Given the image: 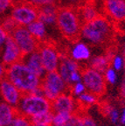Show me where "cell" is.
<instances>
[{
    "instance_id": "cell-22",
    "label": "cell",
    "mask_w": 125,
    "mask_h": 126,
    "mask_svg": "<svg viewBox=\"0 0 125 126\" xmlns=\"http://www.w3.org/2000/svg\"><path fill=\"white\" fill-rule=\"evenodd\" d=\"M53 114L52 111L42 113V114L36 115L30 117L31 124H52L53 119Z\"/></svg>"
},
{
    "instance_id": "cell-33",
    "label": "cell",
    "mask_w": 125,
    "mask_h": 126,
    "mask_svg": "<svg viewBox=\"0 0 125 126\" xmlns=\"http://www.w3.org/2000/svg\"><path fill=\"white\" fill-rule=\"evenodd\" d=\"M10 5L11 2H8L6 0H0V15L4 13Z\"/></svg>"
},
{
    "instance_id": "cell-34",
    "label": "cell",
    "mask_w": 125,
    "mask_h": 126,
    "mask_svg": "<svg viewBox=\"0 0 125 126\" xmlns=\"http://www.w3.org/2000/svg\"><path fill=\"white\" fill-rule=\"evenodd\" d=\"M109 116H110V119L113 123H116L118 120V118H119V114H118L117 110H115V109L112 108L111 111L109 113Z\"/></svg>"
},
{
    "instance_id": "cell-12",
    "label": "cell",
    "mask_w": 125,
    "mask_h": 126,
    "mask_svg": "<svg viewBox=\"0 0 125 126\" xmlns=\"http://www.w3.org/2000/svg\"><path fill=\"white\" fill-rule=\"evenodd\" d=\"M59 74L62 79L66 83V85L70 88V90H72L73 84L71 82V75L74 72L80 71V66L76 62V61L73 60L72 58L66 53H60V61L59 66Z\"/></svg>"
},
{
    "instance_id": "cell-14",
    "label": "cell",
    "mask_w": 125,
    "mask_h": 126,
    "mask_svg": "<svg viewBox=\"0 0 125 126\" xmlns=\"http://www.w3.org/2000/svg\"><path fill=\"white\" fill-rule=\"evenodd\" d=\"M51 110L53 114L60 112L73 114L76 110V102L71 94L63 93L51 102Z\"/></svg>"
},
{
    "instance_id": "cell-3",
    "label": "cell",
    "mask_w": 125,
    "mask_h": 126,
    "mask_svg": "<svg viewBox=\"0 0 125 126\" xmlns=\"http://www.w3.org/2000/svg\"><path fill=\"white\" fill-rule=\"evenodd\" d=\"M56 25L61 35L69 42L76 43L81 37V26L77 8L73 6L58 7Z\"/></svg>"
},
{
    "instance_id": "cell-40",
    "label": "cell",
    "mask_w": 125,
    "mask_h": 126,
    "mask_svg": "<svg viewBox=\"0 0 125 126\" xmlns=\"http://www.w3.org/2000/svg\"><path fill=\"white\" fill-rule=\"evenodd\" d=\"M123 58H124V62H125V46H124V48H123Z\"/></svg>"
},
{
    "instance_id": "cell-32",
    "label": "cell",
    "mask_w": 125,
    "mask_h": 126,
    "mask_svg": "<svg viewBox=\"0 0 125 126\" xmlns=\"http://www.w3.org/2000/svg\"><path fill=\"white\" fill-rule=\"evenodd\" d=\"M7 36H8V34L6 33L5 31L3 29L2 26L0 25V52L2 50V47H4V42H5Z\"/></svg>"
},
{
    "instance_id": "cell-10",
    "label": "cell",
    "mask_w": 125,
    "mask_h": 126,
    "mask_svg": "<svg viewBox=\"0 0 125 126\" xmlns=\"http://www.w3.org/2000/svg\"><path fill=\"white\" fill-rule=\"evenodd\" d=\"M102 9L112 22H125V0H102Z\"/></svg>"
},
{
    "instance_id": "cell-27",
    "label": "cell",
    "mask_w": 125,
    "mask_h": 126,
    "mask_svg": "<svg viewBox=\"0 0 125 126\" xmlns=\"http://www.w3.org/2000/svg\"><path fill=\"white\" fill-rule=\"evenodd\" d=\"M27 1L32 4L33 5L37 6L38 8L47 5H53V4L56 5L58 2V0H27Z\"/></svg>"
},
{
    "instance_id": "cell-41",
    "label": "cell",
    "mask_w": 125,
    "mask_h": 126,
    "mask_svg": "<svg viewBox=\"0 0 125 126\" xmlns=\"http://www.w3.org/2000/svg\"><path fill=\"white\" fill-rule=\"evenodd\" d=\"M6 1H8V2H12V0H6Z\"/></svg>"
},
{
    "instance_id": "cell-30",
    "label": "cell",
    "mask_w": 125,
    "mask_h": 126,
    "mask_svg": "<svg viewBox=\"0 0 125 126\" xmlns=\"http://www.w3.org/2000/svg\"><path fill=\"white\" fill-rule=\"evenodd\" d=\"M85 89H86V88H85L84 84L80 81V82L74 83V86H73V88H72V90H71V92H73L74 94H77V95H78V94H82V93L84 92Z\"/></svg>"
},
{
    "instance_id": "cell-17",
    "label": "cell",
    "mask_w": 125,
    "mask_h": 126,
    "mask_svg": "<svg viewBox=\"0 0 125 126\" xmlns=\"http://www.w3.org/2000/svg\"><path fill=\"white\" fill-rule=\"evenodd\" d=\"M19 112L18 109L4 102L0 103V126H8Z\"/></svg>"
},
{
    "instance_id": "cell-37",
    "label": "cell",
    "mask_w": 125,
    "mask_h": 126,
    "mask_svg": "<svg viewBox=\"0 0 125 126\" xmlns=\"http://www.w3.org/2000/svg\"><path fill=\"white\" fill-rule=\"evenodd\" d=\"M121 123L123 124H125V109H123V114H122L121 116Z\"/></svg>"
},
{
    "instance_id": "cell-19",
    "label": "cell",
    "mask_w": 125,
    "mask_h": 126,
    "mask_svg": "<svg viewBox=\"0 0 125 126\" xmlns=\"http://www.w3.org/2000/svg\"><path fill=\"white\" fill-rule=\"evenodd\" d=\"M113 60L110 57H109L107 54L100 55L96 57L93 58V60L90 62V67L94 70L98 71L100 73H105V71L108 68H109L110 65L112 64Z\"/></svg>"
},
{
    "instance_id": "cell-36",
    "label": "cell",
    "mask_w": 125,
    "mask_h": 126,
    "mask_svg": "<svg viewBox=\"0 0 125 126\" xmlns=\"http://www.w3.org/2000/svg\"><path fill=\"white\" fill-rule=\"evenodd\" d=\"M5 70L6 67L3 64H0V80L5 77Z\"/></svg>"
},
{
    "instance_id": "cell-38",
    "label": "cell",
    "mask_w": 125,
    "mask_h": 126,
    "mask_svg": "<svg viewBox=\"0 0 125 126\" xmlns=\"http://www.w3.org/2000/svg\"><path fill=\"white\" fill-rule=\"evenodd\" d=\"M31 126H52V124H31Z\"/></svg>"
},
{
    "instance_id": "cell-9",
    "label": "cell",
    "mask_w": 125,
    "mask_h": 126,
    "mask_svg": "<svg viewBox=\"0 0 125 126\" xmlns=\"http://www.w3.org/2000/svg\"><path fill=\"white\" fill-rule=\"evenodd\" d=\"M42 64L46 72L57 71L60 61V53L57 49V46L54 42L50 40H44L39 43V47Z\"/></svg>"
},
{
    "instance_id": "cell-26",
    "label": "cell",
    "mask_w": 125,
    "mask_h": 126,
    "mask_svg": "<svg viewBox=\"0 0 125 126\" xmlns=\"http://www.w3.org/2000/svg\"><path fill=\"white\" fill-rule=\"evenodd\" d=\"M72 114L70 113H66V112H60L56 113L53 116V125H58V124H66L68 119L71 117Z\"/></svg>"
},
{
    "instance_id": "cell-35",
    "label": "cell",
    "mask_w": 125,
    "mask_h": 126,
    "mask_svg": "<svg viewBox=\"0 0 125 126\" xmlns=\"http://www.w3.org/2000/svg\"><path fill=\"white\" fill-rule=\"evenodd\" d=\"M119 93H120V96L122 99L125 100V75L123 79V81H122V84L120 86V89H119Z\"/></svg>"
},
{
    "instance_id": "cell-13",
    "label": "cell",
    "mask_w": 125,
    "mask_h": 126,
    "mask_svg": "<svg viewBox=\"0 0 125 126\" xmlns=\"http://www.w3.org/2000/svg\"><path fill=\"white\" fill-rule=\"evenodd\" d=\"M0 93L4 102L12 107L18 105L22 94L5 77L0 80Z\"/></svg>"
},
{
    "instance_id": "cell-11",
    "label": "cell",
    "mask_w": 125,
    "mask_h": 126,
    "mask_svg": "<svg viewBox=\"0 0 125 126\" xmlns=\"http://www.w3.org/2000/svg\"><path fill=\"white\" fill-rule=\"evenodd\" d=\"M24 55L17 43L11 35H8L4 45V50L2 54L3 65L5 67L22 61Z\"/></svg>"
},
{
    "instance_id": "cell-24",
    "label": "cell",
    "mask_w": 125,
    "mask_h": 126,
    "mask_svg": "<svg viewBox=\"0 0 125 126\" xmlns=\"http://www.w3.org/2000/svg\"><path fill=\"white\" fill-rule=\"evenodd\" d=\"M31 123L29 117L18 112L8 126H31Z\"/></svg>"
},
{
    "instance_id": "cell-8",
    "label": "cell",
    "mask_w": 125,
    "mask_h": 126,
    "mask_svg": "<svg viewBox=\"0 0 125 126\" xmlns=\"http://www.w3.org/2000/svg\"><path fill=\"white\" fill-rule=\"evenodd\" d=\"M19 49L21 50L24 57L39 49L40 42L31 34L28 29L24 26L18 25L11 34Z\"/></svg>"
},
{
    "instance_id": "cell-21",
    "label": "cell",
    "mask_w": 125,
    "mask_h": 126,
    "mask_svg": "<svg viewBox=\"0 0 125 126\" xmlns=\"http://www.w3.org/2000/svg\"><path fill=\"white\" fill-rule=\"evenodd\" d=\"M70 57L74 61H84L90 57L88 47L83 43H77L72 49Z\"/></svg>"
},
{
    "instance_id": "cell-1",
    "label": "cell",
    "mask_w": 125,
    "mask_h": 126,
    "mask_svg": "<svg viewBox=\"0 0 125 126\" xmlns=\"http://www.w3.org/2000/svg\"><path fill=\"white\" fill-rule=\"evenodd\" d=\"M81 36L92 45L108 47L114 43L115 28L111 20L100 14L93 20L82 25Z\"/></svg>"
},
{
    "instance_id": "cell-2",
    "label": "cell",
    "mask_w": 125,
    "mask_h": 126,
    "mask_svg": "<svg viewBox=\"0 0 125 126\" xmlns=\"http://www.w3.org/2000/svg\"><path fill=\"white\" fill-rule=\"evenodd\" d=\"M5 78L24 94H31L40 86L41 78L34 74L22 61L6 67Z\"/></svg>"
},
{
    "instance_id": "cell-28",
    "label": "cell",
    "mask_w": 125,
    "mask_h": 126,
    "mask_svg": "<svg viewBox=\"0 0 125 126\" xmlns=\"http://www.w3.org/2000/svg\"><path fill=\"white\" fill-rule=\"evenodd\" d=\"M104 77H105L106 81L114 84L116 81V75H115V70H113V68H108L104 73Z\"/></svg>"
},
{
    "instance_id": "cell-16",
    "label": "cell",
    "mask_w": 125,
    "mask_h": 126,
    "mask_svg": "<svg viewBox=\"0 0 125 126\" xmlns=\"http://www.w3.org/2000/svg\"><path fill=\"white\" fill-rule=\"evenodd\" d=\"M77 12H78V15L80 17V22L82 25L91 21L100 15L93 2H88L84 5L78 7Z\"/></svg>"
},
{
    "instance_id": "cell-25",
    "label": "cell",
    "mask_w": 125,
    "mask_h": 126,
    "mask_svg": "<svg viewBox=\"0 0 125 126\" xmlns=\"http://www.w3.org/2000/svg\"><path fill=\"white\" fill-rule=\"evenodd\" d=\"M79 115V118H80V126H96L95 122L94 121L89 115L87 114L85 111L82 112H75Z\"/></svg>"
},
{
    "instance_id": "cell-23",
    "label": "cell",
    "mask_w": 125,
    "mask_h": 126,
    "mask_svg": "<svg viewBox=\"0 0 125 126\" xmlns=\"http://www.w3.org/2000/svg\"><path fill=\"white\" fill-rule=\"evenodd\" d=\"M0 25L2 26L3 29L5 31V32L8 35H11L12 32L14 31V29L18 26L11 16L10 17H6L4 19H2V21L0 22Z\"/></svg>"
},
{
    "instance_id": "cell-31",
    "label": "cell",
    "mask_w": 125,
    "mask_h": 126,
    "mask_svg": "<svg viewBox=\"0 0 125 126\" xmlns=\"http://www.w3.org/2000/svg\"><path fill=\"white\" fill-rule=\"evenodd\" d=\"M112 64H113L115 70H120L122 68V66H123V59L120 56L115 55L112 61Z\"/></svg>"
},
{
    "instance_id": "cell-6",
    "label": "cell",
    "mask_w": 125,
    "mask_h": 126,
    "mask_svg": "<svg viewBox=\"0 0 125 126\" xmlns=\"http://www.w3.org/2000/svg\"><path fill=\"white\" fill-rule=\"evenodd\" d=\"M80 74L88 92L94 94L98 98L103 96L107 90L106 80L103 74L91 67L80 68Z\"/></svg>"
},
{
    "instance_id": "cell-20",
    "label": "cell",
    "mask_w": 125,
    "mask_h": 126,
    "mask_svg": "<svg viewBox=\"0 0 125 126\" xmlns=\"http://www.w3.org/2000/svg\"><path fill=\"white\" fill-rule=\"evenodd\" d=\"M28 31L31 32V34L39 42H42L45 40L46 38V27L45 24L41 22L40 20L37 19L33 21L32 23L29 24L26 27Z\"/></svg>"
},
{
    "instance_id": "cell-15",
    "label": "cell",
    "mask_w": 125,
    "mask_h": 126,
    "mask_svg": "<svg viewBox=\"0 0 125 126\" xmlns=\"http://www.w3.org/2000/svg\"><path fill=\"white\" fill-rule=\"evenodd\" d=\"M22 62L26 66H27L33 73L36 74L39 78H42L46 75V70L43 67L40 54H39L38 50L30 53V54L26 55L22 60Z\"/></svg>"
},
{
    "instance_id": "cell-42",
    "label": "cell",
    "mask_w": 125,
    "mask_h": 126,
    "mask_svg": "<svg viewBox=\"0 0 125 126\" xmlns=\"http://www.w3.org/2000/svg\"><path fill=\"white\" fill-rule=\"evenodd\" d=\"M69 1H76V0H69Z\"/></svg>"
},
{
    "instance_id": "cell-5",
    "label": "cell",
    "mask_w": 125,
    "mask_h": 126,
    "mask_svg": "<svg viewBox=\"0 0 125 126\" xmlns=\"http://www.w3.org/2000/svg\"><path fill=\"white\" fill-rule=\"evenodd\" d=\"M40 88L44 96L50 102H53L60 94L66 91L71 93L70 88L66 85L58 71L47 72L41 78Z\"/></svg>"
},
{
    "instance_id": "cell-4",
    "label": "cell",
    "mask_w": 125,
    "mask_h": 126,
    "mask_svg": "<svg viewBox=\"0 0 125 126\" xmlns=\"http://www.w3.org/2000/svg\"><path fill=\"white\" fill-rule=\"evenodd\" d=\"M18 106V111L29 118L36 115L52 111L50 101L45 96L33 94H22Z\"/></svg>"
},
{
    "instance_id": "cell-18",
    "label": "cell",
    "mask_w": 125,
    "mask_h": 126,
    "mask_svg": "<svg viewBox=\"0 0 125 126\" xmlns=\"http://www.w3.org/2000/svg\"><path fill=\"white\" fill-rule=\"evenodd\" d=\"M58 6L55 4L53 5H47L39 8V18L38 19L43 22L44 24H53L56 22V14Z\"/></svg>"
},
{
    "instance_id": "cell-7",
    "label": "cell",
    "mask_w": 125,
    "mask_h": 126,
    "mask_svg": "<svg viewBox=\"0 0 125 126\" xmlns=\"http://www.w3.org/2000/svg\"><path fill=\"white\" fill-rule=\"evenodd\" d=\"M11 17L19 26H28L38 19L39 8L28 2L27 0L19 1L13 4Z\"/></svg>"
},
{
    "instance_id": "cell-29",
    "label": "cell",
    "mask_w": 125,
    "mask_h": 126,
    "mask_svg": "<svg viewBox=\"0 0 125 126\" xmlns=\"http://www.w3.org/2000/svg\"><path fill=\"white\" fill-rule=\"evenodd\" d=\"M98 106H99L100 112L102 113L104 116H109V113L112 110V107L110 106L109 103H107L106 102H101V103H99Z\"/></svg>"
},
{
    "instance_id": "cell-39",
    "label": "cell",
    "mask_w": 125,
    "mask_h": 126,
    "mask_svg": "<svg viewBox=\"0 0 125 126\" xmlns=\"http://www.w3.org/2000/svg\"><path fill=\"white\" fill-rule=\"evenodd\" d=\"M53 126H68L67 125V124H58V125H53Z\"/></svg>"
}]
</instances>
